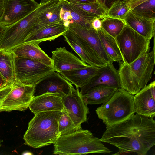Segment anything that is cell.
Segmentation results:
<instances>
[{"label": "cell", "mask_w": 155, "mask_h": 155, "mask_svg": "<svg viewBox=\"0 0 155 155\" xmlns=\"http://www.w3.org/2000/svg\"><path fill=\"white\" fill-rule=\"evenodd\" d=\"M62 7L59 1L58 3L45 10L39 16L34 27L49 23H62L60 15Z\"/></svg>", "instance_id": "4316f807"}, {"label": "cell", "mask_w": 155, "mask_h": 155, "mask_svg": "<svg viewBox=\"0 0 155 155\" xmlns=\"http://www.w3.org/2000/svg\"><path fill=\"white\" fill-rule=\"evenodd\" d=\"M64 96L58 93L43 94L34 97L29 107L34 114L44 111H62L65 109L62 101Z\"/></svg>", "instance_id": "ffe728a7"}, {"label": "cell", "mask_w": 155, "mask_h": 155, "mask_svg": "<svg viewBox=\"0 0 155 155\" xmlns=\"http://www.w3.org/2000/svg\"><path fill=\"white\" fill-rule=\"evenodd\" d=\"M123 1L124 0H105V3L106 5L109 6V7L111 5L114 1Z\"/></svg>", "instance_id": "ab89813d"}, {"label": "cell", "mask_w": 155, "mask_h": 155, "mask_svg": "<svg viewBox=\"0 0 155 155\" xmlns=\"http://www.w3.org/2000/svg\"><path fill=\"white\" fill-rule=\"evenodd\" d=\"M38 45L32 43H24L13 48L11 51L16 56L36 60L52 67L51 58Z\"/></svg>", "instance_id": "44dd1931"}, {"label": "cell", "mask_w": 155, "mask_h": 155, "mask_svg": "<svg viewBox=\"0 0 155 155\" xmlns=\"http://www.w3.org/2000/svg\"><path fill=\"white\" fill-rule=\"evenodd\" d=\"M131 10L145 17L155 18V0H148Z\"/></svg>", "instance_id": "1f68e13d"}, {"label": "cell", "mask_w": 155, "mask_h": 155, "mask_svg": "<svg viewBox=\"0 0 155 155\" xmlns=\"http://www.w3.org/2000/svg\"><path fill=\"white\" fill-rule=\"evenodd\" d=\"M63 36L65 41L83 62L97 67L107 64L84 40L68 28Z\"/></svg>", "instance_id": "7c38bea8"}, {"label": "cell", "mask_w": 155, "mask_h": 155, "mask_svg": "<svg viewBox=\"0 0 155 155\" xmlns=\"http://www.w3.org/2000/svg\"><path fill=\"white\" fill-rule=\"evenodd\" d=\"M61 111H44L35 114L24 135V144L38 148L55 143L60 137L58 122Z\"/></svg>", "instance_id": "3957f363"}, {"label": "cell", "mask_w": 155, "mask_h": 155, "mask_svg": "<svg viewBox=\"0 0 155 155\" xmlns=\"http://www.w3.org/2000/svg\"><path fill=\"white\" fill-rule=\"evenodd\" d=\"M73 87L72 84L60 73L54 71L41 80L35 85L34 97L47 93L68 94Z\"/></svg>", "instance_id": "4fadbf2b"}, {"label": "cell", "mask_w": 155, "mask_h": 155, "mask_svg": "<svg viewBox=\"0 0 155 155\" xmlns=\"http://www.w3.org/2000/svg\"><path fill=\"white\" fill-rule=\"evenodd\" d=\"M23 155H32L33 154L31 152L28 151H25L23 152L22 153Z\"/></svg>", "instance_id": "b9f144b4"}, {"label": "cell", "mask_w": 155, "mask_h": 155, "mask_svg": "<svg viewBox=\"0 0 155 155\" xmlns=\"http://www.w3.org/2000/svg\"><path fill=\"white\" fill-rule=\"evenodd\" d=\"M97 31L103 48L111 61L113 62H124L123 57L115 38L102 28Z\"/></svg>", "instance_id": "cb8c5ba5"}, {"label": "cell", "mask_w": 155, "mask_h": 155, "mask_svg": "<svg viewBox=\"0 0 155 155\" xmlns=\"http://www.w3.org/2000/svg\"><path fill=\"white\" fill-rule=\"evenodd\" d=\"M59 1V0H51L46 3L39 5L28 15L6 27L0 40V51H11L24 43L26 38L32 30L39 16Z\"/></svg>", "instance_id": "8992f818"}, {"label": "cell", "mask_w": 155, "mask_h": 155, "mask_svg": "<svg viewBox=\"0 0 155 155\" xmlns=\"http://www.w3.org/2000/svg\"><path fill=\"white\" fill-rule=\"evenodd\" d=\"M3 141L2 140L0 139V146L1 145V143Z\"/></svg>", "instance_id": "ee69618b"}, {"label": "cell", "mask_w": 155, "mask_h": 155, "mask_svg": "<svg viewBox=\"0 0 155 155\" xmlns=\"http://www.w3.org/2000/svg\"><path fill=\"white\" fill-rule=\"evenodd\" d=\"M4 0H0V19L2 18L4 12Z\"/></svg>", "instance_id": "f35d334b"}, {"label": "cell", "mask_w": 155, "mask_h": 155, "mask_svg": "<svg viewBox=\"0 0 155 155\" xmlns=\"http://www.w3.org/2000/svg\"><path fill=\"white\" fill-rule=\"evenodd\" d=\"M136 113L154 118L155 116V81L134 95Z\"/></svg>", "instance_id": "2e32d148"}, {"label": "cell", "mask_w": 155, "mask_h": 155, "mask_svg": "<svg viewBox=\"0 0 155 155\" xmlns=\"http://www.w3.org/2000/svg\"><path fill=\"white\" fill-rule=\"evenodd\" d=\"M91 27L94 30L98 31L102 28L101 21L97 17H94L91 21Z\"/></svg>", "instance_id": "e575fe53"}, {"label": "cell", "mask_w": 155, "mask_h": 155, "mask_svg": "<svg viewBox=\"0 0 155 155\" xmlns=\"http://www.w3.org/2000/svg\"><path fill=\"white\" fill-rule=\"evenodd\" d=\"M14 56L11 51H0V73L9 84L15 81Z\"/></svg>", "instance_id": "d4e9b609"}, {"label": "cell", "mask_w": 155, "mask_h": 155, "mask_svg": "<svg viewBox=\"0 0 155 155\" xmlns=\"http://www.w3.org/2000/svg\"><path fill=\"white\" fill-rule=\"evenodd\" d=\"M123 20L126 24L147 40L150 41L154 36L155 18L145 17L130 10Z\"/></svg>", "instance_id": "d6986e66"}, {"label": "cell", "mask_w": 155, "mask_h": 155, "mask_svg": "<svg viewBox=\"0 0 155 155\" xmlns=\"http://www.w3.org/2000/svg\"><path fill=\"white\" fill-rule=\"evenodd\" d=\"M68 28L84 40L106 64L113 63L103 48L97 31L75 23H70Z\"/></svg>", "instance_id": "9a60e30c"}, {"label": "cell", "mask_w": 155, "mask_h": 155, "mask_svg": "<svg viewBox=\"0 0 155 155\" xmlns=\"http://www.w3.org/2000/svg\"><path fill=\"white\" fill-rule=\"evenodd\" d=\"M98 68L89 65L82 68L62 71L60 74L76 87L80 88L87 84L96 75Z\"/></svg>", "instance_id": "7402d4cb"}, {"label": "cell", "mask_w": 155, "mask_h": 155, "mask_svg": "<svg viewBox=\"0 0 155 155\" xmlns=\"http://www.w3.org/2000/svg\"><path fill=\"white\" fill-rule=\"evenodd\" d=\"M51 58L55 71H63L82 68L89 65L82 61L65 47L56 48L52 51Z\"/></svg>", "instance_id": "e0dca14e"}, {"label": "cell", "mask_w": 155, "mask_h": 155, "mask_svg": "<svg viewBox=\"0 0 155 155\" xmlns=\"http://www.w3.org/2000/svg\"><path fill=\"white\" fill-rule=\"evenodd\" d=\"M101 21L103 29L115 38L120 33L125 25L124 20L116 19L105 17Z\"/></svg>", "instance_id": "4dcf8cb0"}, {"label": "cell", "mask_w": 155, "mask_h": 155, "mask_svg": "<svg viewBox=\"0 0 155 155\" xmlns=\"http://www.w3.org/2000/svg\"><path fill=\"white\" fill-rule=\"evenodd\" d=\"M73 86L70 92L62 98L64 109L69 116L78 127L81 128V125L87 121L89 108L80 93L79 87Z\"/></svg>", "instance_id": "8fae6325"}, {"label": "cell", "mask_w": 155, "mask_h": 155, "mask_svg": "<svg viewBox=\"0 0 155 155\" xmlns=\"http://www.w3.org/2000/svg\"><path fill=\"white\" fill-rule=\"evenodd\" d=\"M5 28L6 27L0 24V40Z\"/></svg>", "instance_id": "60d3db41"}, {"label": "cell", "mask_w": 155, "mask_h": 155, "mask_svg": "<svg viewBox=\"0 0 155 155\" xmlns=\"http://www.w3.org/2000/svg\"><path fill=\"white\" fill-rule=\"evenodd\" d=\"M71 4L101 19L106 17L108 9L105 3L101 0L85 3Z\"/></svg>", "instance_id": "83f0119b"}, {"label": "cell", "mask_w": 155, "mask_h": 155, "mask_svg": "<svg viewBox=\"0 0 155 155\" xmlns=\"http://www.w3.org/2000/svg\"><path fill=\"white\" fill-rule=\"evenodd\" d=\"M98 0H66V1L72 3H85Z\"/></svg>", "instance_id": "8d00e7d4"}, {"label": "cell", "mask_w": 155, "mask_h": 155, "mask_svg": "<svg viewBox=\"0 0 155 155\" xmlns=\"http://www.w3.org/2000/svg\"><path fill=\"white\" fill-rule=\"evenodd\" d=\"M39 5L34 0H4L0 24L6 27L10 26L28 15Z\"/></svg>", "instance_id": "30bf717a"}, {"label": "cell", "mask_w": 155, "mask_h": 155, "mask_svg": "<svg viewBox=\"0 0 155 155\" xmlns=\"http://www.w3.org/2000/svg\"><path fill=\"white\" fill-rule=\"evenodd\" d=\"M60 15L61 22L68 27L69 25L72 23V17L70 11L62 5Z\"/></svg>", "instance_id": "d6a6232c"}, {"label": "cell", "mask_w": 155, "mask_h": 155, "mask_svg": "<svg viewBox=\"0 0 155 155\" xmlns=\"http://www.w3.org/2000/svg\"><path fill=\"white\" fill-rule=\"evenodd\" d=\"M111 152L100 139L87 130L82 129L60 136L54 144L53 154L60 155L107 154Z\"/></svg>", "instance_id": "277c9868"}, {"label": "cell", "mask_w": 155, "mask_h": 155, "mask_svg": "<svg viewBox=\"0 0 155 155\" xmlns=\"http://www.w3.org/2000/svg\"><path fill=\"white\" fill-rule=\"evenodd\" d=\"M98 85L121 88L118 71L112 62L105 66L99 67L96 75L87 84L80 88V93L83 95L91 88Z\"/></svg>", "instance_id": "5bb4252c"}, {"label": "cell", "mask_w": 155, "mask_h": 155, "mask_svg": "<svg viewBox=\"0 0 155 155\" xmlns=\"http://www.w3.org/2000/svg\"><path fill=\"white\" fill-rule=\"evenodd\" d=\"M62 0L66 1V0Z\"/></svg>", "instance_id": "f6af8a7d"}, {"label": "cell", "mask_w": 155, "mask_h": 155, "mask_svg": "<svg viewBox=\"0 0 155 155\" xmlns=\"http://www.w3.org/2000/svg\"><path fill=\"white\" fill-rule=\"evenodd\" d=\"M118 89L107 86L98 85L91 88L82 96L87 105L103 104L112 97Z\"/></svg>", "instance_id": "603a6c76"}, {"label": "cell", "mask_w": 155, "mask_h": 155, "mask_svg": "<svg viewBox=\"0 0 155 155\" xmlns=\"http://www.w3.org/2000/svg\"><path fill=\"white\" fill-rule=\"evenodd\" d=\"M124 61L130 64L149 53L150 41L138 33L125 24L120 33L115 38Z\"/></svg>", "instance_id": "52a82bcc"}, {"label": "cell", "mask_w": 155, "mask_h": 155, "mask_svg": "<svg viewBox=\"0 0 155 155\" xmlns=\"http://www.w3.org/2000/svg\"><path fill=\"white\" fill-rule=\"evenodd\" d=\"M148 0H124L129 6L131 10Z\"/></svg>", "instance_id": "d590c367"}, {"label": "cell", "mask_w": 155, "mask_h": 155, "mask_svg": "<svg viewBox=\"0 0 155 155\" xmlns=\"http://www.w3.org/2000/svg\"><path fill=\"white\" fill-rule=\"evenodd\" d=\"M51 0H40V3L39 4L40 5H41L45 3H46Z\"/></svg>", "instance_id": "7bdbcfd3"}, {"label": "cell", "mask_w": 155, "mask_h": 155, "mask_svg": "<svg viewBox=\"0 0 155 155\" xmlns=\"http://www.w3.org/2000/svg\"><path fill=\"white\" fill-rule=\"evenodd\" d=\"M134 97L124 89H118L107 102L97 108L95 111L98 118L106 127L128 119L136 113Z\"/></svg>", "instance_id": "5b68a950"}, {"label": "cell", "mask_w": 155, "mask_h": 155, "mask_svg": "<svg viewBox=\"0 0 155 155\" xmlns=\"http://www.w3.org/2000/svg\"><path fill=\"white\" fill-rule=\"evenodd\" d=\"M150 52L130 64L119 62L118 70L121 88L134 95L145 87L150 80L155 64V41Z\"/></svg>", "instance_id": "7a4b0ae2"}, {"label": "cell", "mask_w": 155, "mask_h": 155, "mask_svg": "<svg viewBox=\"0 0 155 155\" xmlns=\"http://www.w3.org/2000/svg\"><path fill=\"white\" fill-rule=\"evenodd\" d=\"M130 10L129 6L125 2L116 1L108 8L105 17L123 20L126 14Z\"/></svg>", "instance_id": "f1b7e54d"}, {"label": "cell", "mask_w": 155, "mask_h": 155, "mask_svg": "<svg viewBox=\"0 0 155 155\" xmlns=\"http://www.w3.org/2000/svg\"><path fill=\"white\" fill-rule=\"evenodd\" d=\"M59 1L62 5L70 11L72 17V23H75L91 28V21L94 17H97L66 1Z\"/></svg>", "instance_id": "484cf974"}, {"label": "cell", "mask_w": 155, "mask_h": 155, "mask_svg": "<svg viewBox=\"0 0 155 155\" xmlns=\"http://www.w3.org/2000/svg\"><path fill=\"white\" fill-rule=\"evenodd\" d=\"M74 123L65 109L61 111L58 122V129L60 136L74 133L81 129Z\"/></svg>", "instance_id": "f546056e"}, {"label": "cell", "mask_w": 155, "mask_h": 155, "mask_svg": "<svg viewBox=\"0 0 155 155\" xmlns=\"http://www.w3.org/2000/svg\"><path fill=\"white\" fill-rule=\"evenodd\" d=\"M8 84H9L4 79L0 73V89Z\"/></svg>", "instance_id": "74e56055"}, {"label": "cell", "mask_w": 155, "mask_h": 155, "mask_svg": "<svg viewBox=\"0 0 155 155\" xmlns=\"http://www.w3.org/2000/svg\"><path fill=\"white\" fill-rule=\"evenodd\" d=\"M12 88V84H9L0 89V112L2 111L3 102Z\"/></svg>", "instance_id": "836d02e7"}, {"label": "cell", "mask_w": 155, "mask_h": 155, "mask_svg": "<svg viewBox=\"0 0 155 155\" xmlns=\"http://www.w3.org/2000/svg\"><path fill=\"white\" fill-rule=\"evenodd\" d=\"M100 139L118 149L114 154L133 153L145 155L155 144V121L134 114L122 122L106 127Z\"/></svg>", "instance_id": "6da1fadb"}, {"label": "cell", "mask_w": 155, "mask_h": 155, "mask_svg": "<svg viewBox=\"0 0 155 155\" xmlns=\"http://www.w3.org/2000/svg\"><path fill=\"white\" fill-rule=\"evenodd\" d=\"M34 85L12 83L11 91L3 102L2 111L26 110L34 97Z\"/></svg>", "instance_id": "9c48e42d"}, {"label": "cell", "mask_w": 155, "mask_h": 155, "mask_svg": "<svg viewBox=\"0 0 155 155\" xmlns=\"http://www.w3.org/2000/svg\"><path fill=\"white\" fill-rule=\"evenodd\" d=\"M14 62L15 82L24 85L35 86L42 79L55 71L53 67L40 61L15 55Z\"/></svg>", "instance_id": "ba28073f"}, {"label": "cell", "mask_w": 155, "mask_h": 155, "mask_svg": "<svg viewBox=\"0 0 155 155\" xmlns=\"http://www.w3.org/2000/svg\"><path fill=\"white\" fill-rule=\"evenodd\" d=\"M68 29L62 23H51L34 27L26 38L25 43H32L39 44L46 41L54 40L63 35Z\"/></svg>", "instance_id": "ac0fdd59"}]
</instances>
